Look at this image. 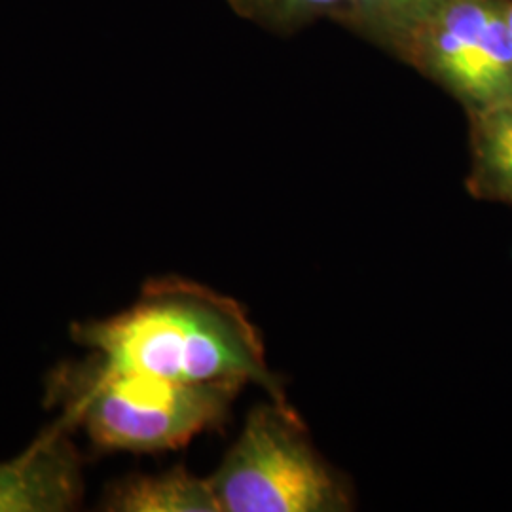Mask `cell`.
<instances>
[{
  "label": "cell",
  "instance_id": "277c9868",
  "mask_svg": "<svg viewBox=\"0 0 512 512\" xmlns=\"http://www.w3.org/2000/svg\"><path fill=\"white\" fill-rule=\"evenodd\" d=\"M427 61L475 109L512 97V35L490 0H444L431 12Z\"/></svg>",
  "mask_w": 512,
  "mask_h": 512
},
{
  "label": "cell",
  "instance_id": "ba28073f",
  "mask_svg": "<svg viewBox=\"0 0 512 512\" xmlns=\"http://www.w3.org/2000/svg\"><path fill=\"white\" fill-rule=\"evenodd\" d=\"M368 14L387 19H406L431 14L444 0H351Z\"/></svg>",
  "mask_w": 512,
  "mask_h": 512
},
{
  "label": "cell",
  "instance_id": "6da1fadb",
  "mask_svg": "<svg viewBox=\"0 0 512 512\" xmlns=\"http://www.w3.org/2000/svg\"><path fill=\"white\" fill-rule=\"evenodd\" d=\"M71 338L131 372L179 384H255L287 404L245 310L184 277L150 279L126 310L73 323Z\"/></svg>",
  "mask_w": 512,
  "mask_h": 512
},
{
  "label": "cell",
  "instance_id": "3957f363",
  "mask_svg": "<svg viewBox=\"0 0 512 512\" xmlns=\"http://www.w3.org/2000/svg\"><path fill=\"white\" fill-rule=\"evenodd\" d=\"M209 478L220 512H336L349 505L289 404L275 401L249 414Z\"/></svg>",
  "mask_w": 512,
  "mask_h": 512
},
{
  "label": "cell",
  "instance_id": "52a82bcc",
  "mask_svg": "<svg viewBox=\"0 0 512 512\" xmlns=\"http://www.w3.org/2000/svg\"><path fill=\"white\" fill-rule=\"evenodd\" d=\"M473 150V194L512 205V97L475 109Z\"/></svg>",
  "mask_w": 512,
  "mask_h": 512
},
{
  "label": "cell",
  "instance_id": "9c48e42d",
  "mask_svg": "<svg viewBox=\"0 0 512 512\" xmlns=\"http://www.w3.org/2000/svg\"><path fill=\"white\" fill-rule=\"evenodd\" d=\"M266 2L274 4L281 10H287V12H311V10L329 8L342 0H266Z\"/></svg>",
  "mask_w": 512,
  "mask_h": 512
},
{
  "label": "cell",
  "instance_id": "7a4b0ae2",
  "mask_svg": "<svg viewBox=\"0 0 512 512\" xmlns=\"http://www.w3.org/2000/svg\"><path fill=\"white\" fill-rule=\"evenodd\" d=\"M241 384H179L110 365L88 351L55 366L44 399L101 452H164L217 427Z\"/></svg>",
  "mask_w": 512,
  "mask_h": 512
},
{
  "label": "cell",
  "instance_id": "8992f818",
  "mask_svg": "<svg viewBox=\"0 0 512 512\" xmlns=\"http://www.w3.org/2000/svg\"><path fill=\"white\" fill-rule=\"evenodd\" d=\"M99 509L107 512H220L211 478L175 467L160 475H131L105 490Z\"/></svg>",
  "mask_w": 512,
  "mask_h": 512
},
{
  "label": "cell",
  "instance_id": "5b68a950",
  "mask_svg": "<svg viewBox=\"0 0 512 512\" xmlns=\"http://www.w3.org/2000/svg\"><path fill=\"white\" fill-rule=\"evenodd\" d=\"M67 421L46 427L16 458L0 461V512H67L84 495L82 458Z\"/></svg>",
  "mask_w": 512,
  "mask_h": 512
},
{
  "label": "cell",
  "instance_id": "30bf717a",
  "mask_svg": "<svg viewBox=\"0 0 512 512\" xmlns=\"http://www.w3.org/2000/svg\"><path fill=\"white\" fill-rule=\"evenodd\" d=\"M505 10V18H507V23H509V29H511V35H512V0L503 8Z\"/></svg>",
  "mask_w": 512,
  "mask_h": 512
}]
</instances>
